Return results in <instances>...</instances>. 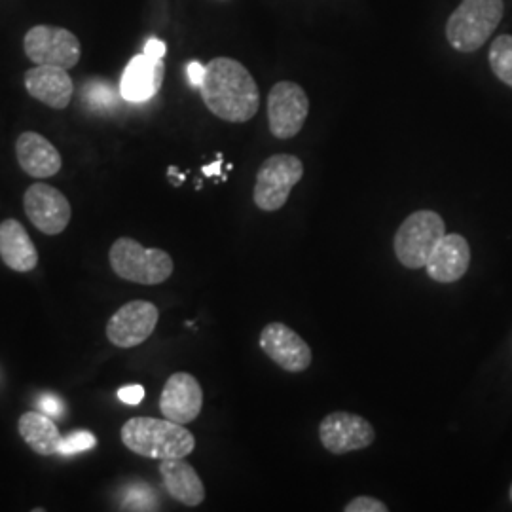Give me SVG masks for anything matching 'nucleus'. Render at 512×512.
I'll return each mask as SVG.
<instances>
[{
  "instance_id": "1",
  "label": "nucleus",
  "mask_w": 512,
  "mask_h": 512,
  "mask_svg": "<svg viewBox=\"0 0 512 512\" xmlns=\"http://www.w3.org/2000/svg\"><path fill=\"white\" fill-rule=\"evenodd\" d=\"M200 92L205 107L232 124L249 122L260 105L255 78L230 57H217L205 65Z\"/></svg>"
},
{
  "instance_id": "2",
  "label": "nucleus",
  "mask_w": 512,
  "mask_h": 512,
  "mask_svg": "<svg viewBox=\"0 0 512 512\" xmlns=\"http://www.w3.org/2000/svg\"><path fill=\"white\" fill-rule=\"evenodd\" d=\"M120 437L124 446L141 458H188L196 448L194 435L167 418H131L124 423Z\"/></svg>"
},
{
  "instance_id": "3",
  "label": "nucleus",
  "mask_w": 512,
  "mask_h": 512,
  "mask_svg": "<svg viewBox=\"0 0 512 512\" xmlns=\"http://www.w3.org/2000/svg\"><path fill=\"white\" fill-rule=\"evenodd\" d=\"M503 0H463L446 23V37L458 52H476L503 19Z\"/></svg>"
},
{
  "instance_id": "4",
  "label": "nucleus",
  "mask_w": 512,
  "mask_h": 512,
  "mask_svg": "<svg viewBox=\"0 0 512 512\" xmlns=\"http://www.w3.org/2000/svg\"><path fill=\"white\" fill-rule=\"evenodd\" d=\"M110 268L137 285H160L173 274V258L164 249L143 247L131 238L116 239L109 251Z\"/></svg>"
},
{
  "instance_id": "5",
  "label": "nucleus",
  "mask_w": 512,
  "mask_h": 512,
  "mask_svg": "<svg viewBox=\"0 0 512 512\" xmlns=\"http://www.w3.org/2000/svg\"><path fill=\"white\" fill-rule=\"evenodd\" d=\"M446 234V224L435 211H416L395 234V255L404 268H425L429 256Z\"/></svg>"
},
{
  "instance_id": "6",
  "label": "nucleus",
  "mask_w": 512,
  "mask_h": 512,
  "mask_svg": "<svg viewBox=\"0 0 512 512\" xmlns=\"http://www.w3.org/2000/svg\"><path fill=\"white\" fill-rule=\"evenodd\" d=\"M304 177V164L291 154H275L260 165L256 173L253 200L266 213L279 211Z\"/></svg>"
},
{
  "instance_id": "7",
  "label": "nucleus",
  "mask_w": 512,
  "mask_h": 512,
  "mask_svg": "<svg viewBox=\"0 0 512 512\" xmlns=\"http://www.w3.org/2000/svg\"><path fill=\"white\" fill-rule=\"evenodd\" d=\"M25 55L37 65H54L61 69H73L80 61V40L71 31L52 25H37L23 38Z\"/></svg>"
},
{
  "instance_id": "8",
  "label": "nucleus",
  "mask_w": 512,
  "mask_h": 512,
  "mask_svg": "<svg viewBox=\"0 0 512 512\" xmlns=\"http://www.w3.org/2000/svg\"><path fill=\"white\" fill-rule=\"evenodd\" d=\"M310 99L306 92L289 80L277 82L268 95V124L277 139L296 137L308 118Z\"/></svg>"
},
{
  "instance_id": "9",
  "label": "nucleus",
  "mask_w": 512,
  "mask_h": 512,
  "mask_svg": "<svg viewBox=\"0 0 512 512\" xmlns=\"http://www.w3.org/2000/svg\"><path fill=\"white\" fill-rule=\"evenodd\" d=\"M23 209L33 226L46 236H59L67 230L73 207L63 192L50 184H31L23 196Z\"/></svg>"
},
{
  "instance_id": "10",
  "label": "nucleus",
  "mask_w": 512,
  "mask_h": 512,
  "mask_svg": "<svg viewBox=\"0 0 512 512\" xmlns=\"http://www.w3.org/2000/svg\"><path fill=\"white\" fill-rule=\"evenodd\" d=\"M160 311L147 300H133L116 311L107 323L110 344L120 349H131L145 344L158 325Z\"/></svg>"
},
{
  "instance_id": "11",
  "label": "nucleus",
  "mask_w": 512,
  "mask_h": 512,
  "mask_svg": "<svg viewBox=\"0 0 512 512\" xmlns=\"http://www.w3.org/2000/svg\"><path fill=\"white\" fill-rule=\"evenodd\" d=\"M319 439L330 454L344 456L368 448L376 439V431L370 421L357 414L332 412L319 425Z\"/></svg>"
},
{
  "instance_id": "12",
  "label": "nucleus",
  "mask_w": 512,
  "mask_h": 512,
  "mask_svg": "<svg viewBox=\"0 0 512 512\" xmlns=\"http://www.w3.org/2000/svg\"><path fill=\"white\" fill-rule=\"evenodd\" d=\"M260 349L287 372H304L311 365V349L306 340L283 323H270L260 332Z\"/></svg>"
},
{
  "instance_id": "13",
  "label": "nucleus",
  "mask_w": 512,
  "mask_h": 512,
  "mask_svg": "<svg viewBox=\"0 0 512 512\" xmlns=\"http://www.w3.org/2000/svg\"><path fill=\"white\" fill-rule=\"evenodd\" d=\"M203 391L200 382L188 372H175L165 382L160 410L167 420L188 425L202 414Z\"/></svg>"
},
{
  "instance_id": "14",
  "label": "nucleus",
  "mask_w": 512,
  "mask_h": 512,
  "mask_svg": "<svg viewBox=\"0 0 512 512\" xmlns=\"http://www.w3.org/2000/svg\"><path fill=\"white\" fill-rule=\"evenodd\" d=\"M23 80L29 95L50 109H67L73 101V78L69 76L67 69L54 65H37L35 69H29L25 73Z\"/></svg>"
},
{
  "instance_id": "15",
  "label": "nucleus",
  "mask_w": 512,
  "mask_h": 512,
  "mask_svg": "<svg viewBox=\"0 0 512 512\" xmlns=\"http://www.w3.org/2000/svg\"><path fill=\"white\" fill-rule=\"evenodd\" d=\"M164 74L162 59H154L147 54L135 55L122 76L120 95L129 103H145L160 92Z\"/></svg>"
},
{
  "instance_id": "16",
  "label": "nucleus",
  "mask_w": 512,
  "mask_h": 512,
  "mask_svg": "<svg viewBox=\"0 0 512 512\" xmlns=\"http://www.w3.org/2000/svg\"><path fill=\"white\" fill-rule=\"evenodd\" d=\"M471 264V247L459 234H444L425 268L427 275L437 283H454L467 274Z\"/></svg>"
},
{
  "instance_id": "17",
  "label": "nucleus",
  "mask_w": 512,
  "mask_h": 512,
  "mask_svg": "<svg viewBox=\"0 0 512 512\" xmlns=\"http://www.w3.org/2000/svg\"><path fill=\"white\" fill-rule=\"evenodd\" d=\"M18 164L33 179H50L61 171L59 150L40 133L25 131L16 141Z\"/></svg>"
},
{
  "instance_id": "18",
  "label": "nucleus",
  "mask_w": 512,
  "mask_h": 512,
  "mask_svg": "<svg viewBox=\"0 0 512 512\" xmlns=\"http://www.w3.org/2000/svg\"><path fill=\"white\" fill-rule=\"evenodd\" d=\"M0 258L10 270L18 274H29L37 268V247L19 220L6 219L0 222Z\"/></svg>"
},
{
  "instance_id": "19",
  "label": "nucleus",
  "mask_w": 512,
  "mask_h": 512,
  "mask_svg": "<svg viewBox=\"0 0 512 512\" xmlns=\"http://www.w3.org/2000/svg\"><path fill=\"white\" fill-rule=\"evenodd\" d=\"M160 476L165 492L186 507H198L205 501V486L196 469L184 458L162 459Z\"/></svg>"
},
{
  "instance_id": "20",
  "label": "nucleus",
  "mask_w": 512,
  "mask_h": 512,
  "mask_svg": "<svg viewBox=\"0 0 512 512\" xmlns=\"http://www.w3.org/2000/svg\"><path fill=\"white\" fill-rule=\"evenodd\" d=\"M18 431L19 437L38 456L50 458V456L59 454V446L63 442V437L48 414H40V412L21 414Z\"/></svg>"
},
{
  "instance_id": "21",
  "label": "nucleus",
  "mask_w": 512,
  "mask_h": 512,
  "mask_svg": "<svg viewBox=\"0 0 512 512\" xmlns=\"http://www.w3.org/2000/svg\"><path fill=\"white\" fill-rule=\"evenodd\" d=\"M490 67L495 76L512 88V37L501 35L494 40L490 48Z\"/></svg>"
},
{
  "instance_id": "22",
  "label": "nucleus",
  "mask_w": 512,
  "mask_h": 512,
  "mask_svg": "<svg viewBox=\"0 0 512 512\" xmlns=\"http://www.w3.org/2000/svg\"><path fill=\"white\" fill-rule=\"evenodd\" d=\"M84 99L93 109H109L116 103V95L105 82H90L84 86Z\"/></svg>"
},
{
  "instance_id": "23",
  "label": "nucleus",
  "mask_w": 512,
  "mask_h": 512,
  "mask_svg": "<svg viewBox=\"0 0 512 512\" xmlns=\"http://www.w3.org/2000/svg\"><path fill=\"white\" fill-rule=\"evenodd\" d=\"M95 444H97V439L93 437L90 431H76L73 435L63 439L57 456H74V454H80L84 450H90Z\"/></svg>"
},
{
  "instance_id": "24",
  "label": "nucleus",
  "mask_w": 512,
  "mask_h": 512,
  "mask_svg": "<svg viewBox=\"0 0 512 512\" xmlns=\"http://www.w3.org/2000/svg\"><path fill=\"white\" fill-rule=\"evenodd\" d=\"M346 512H387V505L384 501L376 499V497H368V495H361L351 499L348 505L344 507Z\"/></svg>"
},
{
  "instance_id": "25",
  "label": "nucleus",
  "mask_w": 512,
  "mask_h": 512,
  "mask_svg": "<svg viewBox=\"0 0 512 512\" xmlns=\"http://www.w3.org/2000/svg\"><path fill=\"white\" fill-rule=\"evenodd\" d=\"M118 399L122 403L131 404V406H137V404L143 403L145 399V387L143 385H126L118 391Z\"/></svg>"
},
{
  "instance_id": "26",
  "label": "nucleus",
  "mask_w": 512,
  "mask_h": 512,
  "mask_svg": "<svg viewBox=\"0 0 512 512\" xmlns=\"http://www.w3.org/2000/svg\"><path fill=\"white\" fill-rule=\"evenodd\" d=\"M165 52H167V46H165L162 40L150 38L143 54H147L148 57H154V59H164Z\"/></svg>"
},
{
  "instance_id": "27",
  "label": "nucleus",
  "mask_w": 512,
  "mask_h": 512,
  "mask_svg": "<svg viewBox=\"0 0 512 512\" xmlns=\"http://www.w3.org/2000/svg\"><path fill=\"white\" fill-rule=\"evenodd\" d=\"M188 78H190V82L194 84V86H198L200 88V84H202L203 74H205V67H203L202 63H198V61H192L190 65H188Z\"/></svg>"
},
{
  "instance_id": "28",
  "label": "nucleus",
  "mask_w": 512,
  "mask_h": 512,
  "mask_svg": "<svg viewBox=\"0 0 512 512\" xmlns=\"http://www.w3.org/2000/svg\"><path fill=\"white\" fill-rule=\"evenodd\" d=\"M40 408H42L44 414H48V416H59V412H61V404L57 403L52 397H44V399L40 401Z\"/></svg>"
},
{
  "instance_id": "29",
  "label": "nucleus",
  "mask_w": 512,
  "mask_h": 512,
  "mask_svg": "<svg viewBox=\"0 0 512 512\" xmlns=\"http://www.w3.org/2000/svg\"><path fill=\"white\" fill-rule=\"evenodd\" d=\"M219 169H220V158H219V162H217V164L207 165V167H203V173H205V175H217V173H219Z\"/></svg>"
},
{
  "instance_id": "30",
  "label": "nucleus",
  "mask_w": 512,
  "mask_h": 512,
  "mask_svg": "<svg viewBox=\"0 0 512 512\" xmlns=\"http://www.w3.org/2000/svg\"><path fill=\"white\" fill-rule=\"evenodd\" d=\"M511 501H512V486H511Z\"/></svg>"
}]
</instances>
